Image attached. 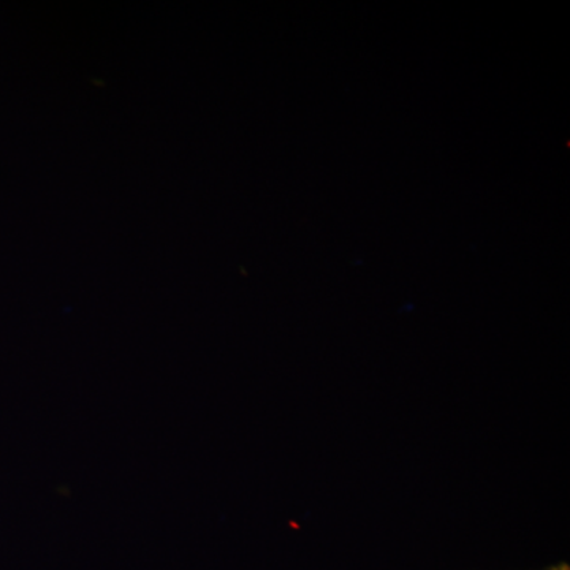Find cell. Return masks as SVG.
Listing matches in <instances>:
<instances>
[]
</instances>
